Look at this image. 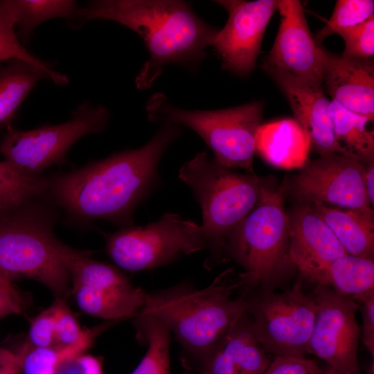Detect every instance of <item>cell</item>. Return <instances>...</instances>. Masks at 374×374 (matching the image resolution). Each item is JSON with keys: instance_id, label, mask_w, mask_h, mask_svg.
<instances>
[{"instance_id": "obj_1", "label": "cell", "mask_w": 374, "mask_h": 374, "mask_svg": "<svg viewBox=\"0 0 374 374\" xmlns=\"http://www.w3.org/2000/svg\"><path fill=\"white\" fill-rule=\"evenodd\" d=\"M181 134L180 126L163 124L139 148L51 176L46 193L74 220H106L121 229L132 226L134 210L159 183L163 154Z\"/></svg>"}, {"instance_id": "obj_2", "label": "cell", "mask_w": 374, "mask_h": 374, "mask_svg": "<svg viewBox=\"0 0 374 374\" xmlns=\"http://www.w3.org/2000/svg\"><path fill=\"white\" fill-rule=\"evenodd\" d=\"M80 12L82 21L112 20L141 37L150 58L136 78L139 89L150 88L166 65L176 64L197 69L219 31L184 1H93L80 8Z\"/></svg>"}, {"instance_id": "obj_3", "label": "cell", "mask_w": 374, "mask_h": 374, "mask_svg": "<svg viewBox=\"0 0 374 374\" xmlns=\"http://www.w3.org/2000/svg\"><path fill=\"white\" fill-rule=\"evenodd\" d=\"M240 287L238 278L229 269L203 289L181 283L146 293L140 312L164 323L184 351L199 362L246 313L243 295L231 297Z\"/></svg>"}, {"instance_id": "obj_4", "label": "cell", "mask_w": 374, "mask_h": 374, "mask_svg": "<svg viewBox=\"0 0 374 374\" xmlns=\"http://www.w3.org/2000/svg\"><path fill=\"white\" fill-rule=\"evenodd\" d=\"M41 197L0 214V268L10 278L42 283L65 301L71 279L54 233L55 214Z\"/></svg>"}, {"instance_id": "obj_5", "label": "cell", "mask_w": 374, "mask_h": 374, "mask_svg": "<svg viewBox=\"0 0 374 374\" xmlns=\"http://www.w3.org/2000/svg\"><path fill=\"white\" fill-rule=\"evenodd\" d=\"M178 176L201 207V226L211 253L204 265L210 269L221 260L231 233L258 203L264 181L253 173H239L220 165L206 151L184 163Z\"/></svg>"}, {"instance_id": "obj_6", "label": "cell", "mask_w": 374, "mask_h": 374, "mask_svg": "<svg viewBox=\"0 0 374 374\" xmlns=\"http://www.w3.org/2000/svg\"><path fill=\"white\" fill-rule=\"evenodd\" d=\"M226 251L242 267L238 278L247 292L271 289L295 269L280 188L263 183L258 203L231 233Z\"/></svg>"}, {"instance_id": "obj_7", "label": "cell", "mask_w": 374, "mask_h": 374, "mask_svg": "<svg viewBox=\"0 0 374 374\" xmlns=\"http://www.w3.org/2000/svg\"><path fill=\"white\" fill-rule=\"evenodd\" d=\"M264 104L253 101L216 110H188L170 103L162 93L148 100V120L188 127L213 151L215 161L229 169L253 172L256 138L261 125Z\"/></svg>"}, {"instance_id": "obj_8", "label": "cell", "mask_w": 374, "mask_h": 374, "mask_svg": "<svg viewBox=\"0 0 374 374\" xmlns=\"http://www.w3.org/2000/svg\"><path fill=\"white\" fill-rule=\"evenodd\" d=\"M109 121L108 109L81 103L68 121L29 130L9 127L0 142V153L20 174L42 177L47 168L63 163L69 148L82 137L103 130Z\"/></svg>"}, {"instance_id": "obj_9", "label": "cell", "mask_w": 374, "mask_h": 374, "mask_svg": "<svg viewBox=\"0 0 374 374\" xmlns=\"http://www.w3.org/2000/svg\"><path fill=\"white\" fill-rule=\"evenodd\" d=\"M206 248L201 225L172 213L146 225L121 228L106 236L105 246L112 260L129 271L166 265Z\"/></svg>"}, {"instance_id": "obj_10", "label": "cell", "mask_w": 374, "mask_h": 374, "mask_svg": "<svg viewBox=\"0 0 374 374\" xmlns=\"http://www.w3.org/2000/svg\"><path fill=\"white\" fill-rule=\"evenodd\" d=\"M256 337L265 352L304 357L314 323L317 305L303 291L302 278L290 290L271 289L255 296L242 294Z\"/></svg>"}, {"instance_id": "obj_11", "label": "cell", "mask_w": 374, "mask_h": 374, "mask_svg": "<svg viewBox=\"0 0 374 374\" xmlns=\"http://www.w3.org/2000/svg\"><path fill=\"white\" fill-rule=\"evenodd\" d=\"M366 165L339 154L320 157L305 163L280 189L302 204L335 205L373 216L364 186Z\"/></svg>"}, {"instance_id": "obj_12", "label": "cell", "mask_w": 374, "mask_h": 374, "mask_svg": "<svg viewBox=\"0 0 374 374\" xmlns=\"http://www.w3.org/2000/svg\"><path fill=\"white\" fill-rule=\"evenodd\" d=\"M312 294L317 312L309 353L342 374H361L357 362L362 335L356 320L358 304L328 286L316 285Z\"/></svg>"}, {"instance_id": "obj_13", "label": "cell", "mask_w": 374, "mask_h": 374, "mask_svg": "<svg viewBox=\"0 0 374 374\" xmlns=\"http://www.w3.org/2000/svg\"><path fill=\"white\" fill-rule=\"evenodd\" d=\"M280 17L274 44L262 68L307 83L323 85V46L311 33L298 0H278Z\"/></svg>"}, {"instance_id": "obj_14", "label": "cell", "mask_w": 374, "mask_h": 374, "mask_svg": "<svg viewBox=\"0 0 374 374\" xmlns=\"http://www.w3.org/2000/svg\"><path fill=\"white\" fill-rule=\"evenodd\" d=\"M229 13L214 40L223 69L240 75L251 73L261 52L268 24L277 11L278 0L216 1Z\"/></svg>"}, {"instance_id": "obj_15", "label": "cell", "mask_w": 374, "mask_h": 374, "mask_svg": "<svg viewBox=\"0 0 374 374\" xmlns=\"http://www.w3.org/2000/svg\"><path fill=\"white\" fill-rule=\"evenodd\" d=\"M287 215L291 262L302 278L325 286L329 266L346 252L308 204H300Z\"/></svg>"}, {"instance_id": "obj_16", "label": "cell", "mask_w": 374, "mask_h": 374, "mask_svg": "<svg viewBox=\"0 0 374 374\" xmlns=\"http://www.w3.org/2000/svg\"><path fill=\"white\" fill-rule=\"evenodd\" d=\"M269 75L285 96L295 120L320 157L339 154L359 161L335 139L330 112L331 100L326 97L323 85L303 82L275 73Z\"/></svg>"}, {"instance_id": "obj_17", "label": "cell", "mask_w": 374, "mask_h": 374, "mask_svg": "<svg viewBox=\"0 0 374 374\" xmlns=\"http://www.w3.org/2000/svg\"><path fill=\"white\" fill-rule=\"evenodd\" d=\"M323 87L347 110L374 119V64L372 59L346 57L323 47ZM324 90V91H325Z\"/></svg>"}, {"instance_id": "obj_18", "label": "cell", "mask_w": 374, "mask_h": 374, "mask_svg": "<svg viewBox=\"0 0 374 374\" xmlns=\"http://www.w3.org/2000/svg\"><path fill=\"white\" fill-rule=\"evenodd\" d=\"M269 363L246 312L199 362L197 374H263Z\"/></svg>"}, {"instance_id": "obj_19", "label": "cell", "mask_w": 374, "mask_h": 374, "mask_svg": "<svg viewBox=\"0 0 374 374\" xmlns=\"http://www.w3.org/2000/svg\"><path fill=\"white\" fill-rule=\"evenodd\" d=\"M71 294L84 313L108 321L135 316L146 296V292L134 287L127 276L93 287L72 284Z\"/></svg>"}, {"instance_id": "obj_20", "label": "cell", "mask_w": 374, "mask_h": 374, "mask_svg": "<svg viewBox=\"0 0 374 374\" xmlns=\"http://www.w3.org/2000/svg\"><path fill=\"white\" fill-rule=\"evenodd\" d=\"M310 148V139L295 119L261 125L256 138V152L269 164L285 169L301 168Z\"/></svg>"}, {"instance_id": "obj_21", "label": "cell", "mask_w": 374, "mask_h": 374, "mask_svg": "<svg viewBox=\"0 0 374 374\" xmlns=\"http://www.w3.org/2000/svg\"><path fill=\"white\" fill-rule=\"evenodd\" d=\"M309 206L328 225L347 254L373 260V216L322 204Z\"/></svg>"}, {"instance_id": "obj_22", "label": "cell", "mask_w": 374, "mask_h": 374, "mask_svg": "<svg viewBox=\"0 0 374 374\" xmlns=\"http://www.w3.org/2000/svg\"><path fill=\"white\" fill-rule=\"evenodd\" d=\"M48 73L26 61L0 62V128L9 125L28 93Z\"/></svg>"}, {"instance_id": "obj_23", "label": "cell", "mask_w": 374, "mask_h": 374, "mask_svg": "<svg viewBox=\"0 0 374 374\" xmlns=\"http://www.w3.org/2000/svg\"><path fill=\"white\" fill-rule=\"evenodd\" d=\"M19 28V37L25 42L41 24L64 18L70 24L82 21L80 8L71 0H6Z\"/></svg>"}, {"instance_id": "obj_24", "label": "cell", "mask_w": 374, "mask_h": 374, "mask_svg": "<svg viewBox=\"0 0 374 374\" xmlns=\"http://www.w3.org/2000/svg\"><path fill=\"white\" fill-rule=\"evenodd\" d=\"M330 112L337 141L361 162H373L374 132L367 128L368 119L332 100Z\"/></svg>"}, {"instance_id": "obj_25", "label": "cell", "mask_w": 374, "mask_h": 374, "mask_svg": "<svg viewBox=\"0 0 374 374\" xmlns=\"http://www.w3.org/2000/svg\"><path fill=\"white\" fill-rule=\"evenodd\" d=\"M325 286L351 298L373 290V260L349 254L337 259L326 271Z\"/></svg>"}, {"instance_id": "obj_26", "label": "cell", "mask_w": 374, "mask_h": 374, "mask_svg": "<svg viewBox=\"0 0 374 374\" xmlns=\"http://www.w3.org/2000/svg\"><path fill=\"white\" fill-rule=\"evenodd\" d=\"M134 317L139 334L148 349L131 374H170V330L152 314L139 311Z\"/></svg>"}, {"instance_id": "obj_27", "label": "cell", "mask_w": 374, "mask_h": 374, "mask_svg": "<svg viewBox=\"0 0 374 374\" xmlns=\"http://www.w3.org/2000/svg\"><path fill=\"white\" fill-rule=\"evenodd\" d=\"M102 332V328L98 326L89 329L80 342L70 346L35 348L24 344L17 353L22 374H53L60 359L68 355L86 352Z\"/></svg>"}, {"instance_id": "obj_28", "label": "cell", "mask_w": 374, "mask_h": 374, "mask_svg": "<svg viewBox=\"0 0 374 374\" xmlns=\"http://www.w3.org/2000/svg\"><path fill=\"white\" fill-rule=\"evenodd\" d=\"M47 188L48 178L26 177L6 161L0 162V214L42 196Z\"/></svg>"}, {"instance_id": "obj_29", "label": "cell", "mask_w": 374, "mask_h": 374, "mask_svg": "<svg viewBox=\"0 0 374 374\" xmlns=\"http://www.w3.org/2000/svg\"><path fill=\"white\" fill-rule=\"evenodd\" d=\"M15 24L6 0H0V62L19 59L30 62L48 73L51 81L62 86L69 83L66 75L51 68L28 52L20 43L15 30Z\"/></svg>"}, {"instance_id": "obj_30", "label": "cell", "mask_w": 374, "mask_h": 374, "mask_svg": "<svg viewBox=\"0 0 374 374\" xmlns=\"http://www.w3.org/2000/svg\"><path fill=\"white\" fill-rule=\"evenodd\" d=\"M373 0H338L332 13L314 39L318 44L328 37L360 24L374 15Z\"/></svg>"}, {"instance_id": "obj_31", "label": "cell", "mask_w": 374, "mask_h": 374, "mask_svg": "<svg viewBox=\"0 0 374 374\" xmlns=\"http://www.w3.org/2000/svg\"><path fill=\"white\" fill-rule=\"evenodd\" d=\"M345 48L342 55L354 59H372L374 55V15L364 22L339 31Z\"/></svg>"}, {"instance_id": "obj_32", "label": "cell", "mask_w": 374, "mask_h": 374, "mask_svg": "<svg viewBox=\"0 0 374 374\" xmlns=\"http://www.w3.org/2000/svg\"><path fill=\"white\" fill-rule=\"evenodd\" d=\"M55 317V346H70L80 342L89 329H82L64 301L57 299L52 304Z\"/></svg>"}, {"instance_id": "obj_33", "label": "cell", "mask_w": 374, "mask_h": 374, "mask_svg": "<svg viewBox=\"0 0 374 374\" xmlns=\"http://www.w3.org/2000/svg\"><path fill=\"white\" fill-rule=\"evenodd\" d=\"M25 344L35 348L55 346V317L52 305L30 320Z\"/></svg>"}, {"instance_id": "obj_34", "label": "cell", "mask_w": 374, "mask_h": 374, "mask_svg": "<svg viewBox=\"0 0 374 374\" xmlns=\"http://www.w3.org/2000/svg\"><path fill=\"white\" fill-rule=\"evenodd\" d=\"M53 374H103L102 361L85 352L68 355L59 360Z\"/></svg>"}, {"instance_id": "obj_35", "label": "cell", "mask_w": 374, "mask_h": 374, "mask_svg": "<svg viewBox=\"0 0 374 374\" xmlns=\"http://www.w3.org/2000/svg\"><path fill=\"white\" fill-rule=\"evenodd\" d=\"M314 360L293 356L276 355L263 374H323Z\"/></svg>"}, {"instance_id": "obj_36", "label": "cell", "mask_w": 374, "mask_h": 374, "mask_svg": "<svg viewBox=\"0 0 374 374\" xmlns=\"http://www.w3.org/2000/svg\"><path fill=\"white\" fill-rule=\"evenodd\" d=\"M351 298V297H350ZM358 304L362 315V341L374 357V290L352 298Z\"/></svg>"}, {"instance_id": "obj_37", "label": "cell", "mask_w": 374, "mask_h": 374, "mask_svg": "<svg viewBox=\"0 0 374 374\" xmlns=\"http://www.w3.org/2000/svg\"><path fill=\"white\" fill-rule=\"evenodd\" d=\"M21 299L0 286V319L21 312Z\"/></svg>"}, {"instance_id": "obj_38", "label": "cell", "mask_w": 374, "mask_h": 374, "mask_svg": "<svg viewBox=\"0 0 374 374\" xmlns=\"http://www.w3.org/2000/svg\"><path fill=\"white\" fill-rule=\"evenodd\" d=\"M0 374H22L17 353L0 348Z\"/></svg>"}, {"instance_id": "obj_39", "label": "cell", "mask_w": 374, "mask_h": 374, "mask_svg": "<svg viewBox=\"0 0 374 374\" xmlns=\"http://www.w3.org/2000/svg\"><path fill=\"white\" fill-rule=\"evenodd\" d=\"M364 186L368 201L373 208L374 204V163L366 165L364 172Z\"/></svg>"}, {"instance_id": "obj_40", "label": "cell", "mask_w": 374, "mask_h": 374, "mask_svg": "<svg viewBox=\"0 0 374 374\" xmlns=\"http://www.w3.org/2000/svg\"><path fill=\"white\" fill-rule=\"evenodd\" d=\"M0 286L8 290L16 296H19L11 281V278L0 268Z\"/></svg>"}, {"instance_id": "obj_41", "label": "cell", "mask_w": 374, "mask_h": 374, "mask_svg": "<svg viewBox=\"0 0 374 374\" xmlns=\"http://www.w3.org/2000/svg\"><path fill=\"white\" fill-rule=\"evenodd\" d=\"M323 374H342L339 371L330 367L326 371H323Z\"/></svg>"}, {"instance_id": "obj_42", "label": "cell", "mask_w": 374, "mask_h": 374, "mask_svg": "<svg viewBox=\"0 0 374 374\" xmlns=\"http://www.w3.org/2000/svg\"><path fill=\"white\" fill-rule=\"evenodd\" d=\"M366 374H374V364L373 360L372 361L371 364L368 366Z\"/></svg>"}]
</instances>
